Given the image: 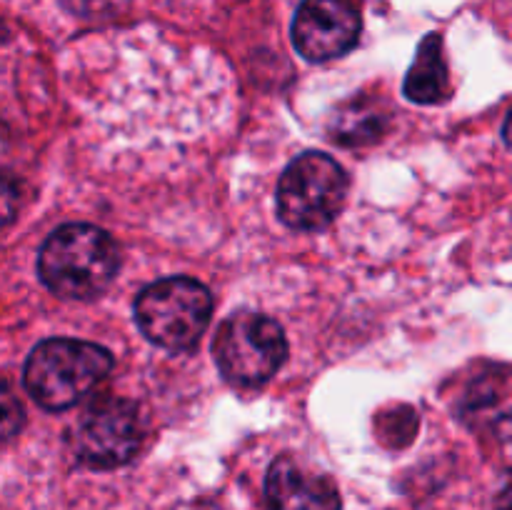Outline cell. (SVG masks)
<instances>
[{
  "label": "cell",
  "mask_w": 512,
  "mask_h": 510,
  "mask_svg": "<svg viewBox=\"0 0 512 510\" xmlns=\"http://www.w3.org/2000/svg\"><path fill=\"white\" fill-rule=\"evenodd\" d=\"M118 263V248L105 230L88 223H68L43 243L38 273L50 293L90 300L113 283Z\"/></svg>",
  "instance_id": "cell-1"
},
{
  "label": "cell",
  "mask_w": 512,
  "mask_h": 510,
  "mask_svg": "<svg viewBox=\"0 0 512 510\" xmlns=\"http://www.w3.org/2000/svg\"><path fill=\"white\" fill-rule=\"evenodd\" d=\"M113 370L103 345L73 338H50L25 360V390L45 410H68L93 393Z\"/></svg>",
  "instance_id": "cell-2"
},
{
  "label": "cell",
  "mask_w": 512,
  "mask_h": 510,
  "mask_svg": "<svg viewBox=\"0 0 512 510\" xmlns=\"http://www.w3.org/2000/svg\"><path fill=\"white\" fill-rule=\"evenodd\" d=\"M213 315V295L193 278H163L140 290L135 320L145 338L173 353L193 350Z\"/></svg>",
  "instance_id": "cell-3"
},
{
  "label": "cell",
  "mask_w": 512,
  "mask_h": 510,
  "mask_svg": "<svg viewBox=\"0 0 512 510\" xmlns=\"http://www.w3.org/2000/svg\"><path fill=\"white\" fill-rule=\"evenodd\" d=\"M215 363L235 388H260L288 358V340L278 320L240 310L223 320L213 343Z\"/></svg>",
  "instance_id": "cell-4"
},
{
  "label": "cell",
  "mask_w": 512,
  "mask_h": 510,
  "mask_svg": "<svg viewBox=\"0 0 512 510\" xmlns=\"http://www.w3.org/2000/svg\"><path fill=\"white\" fill-rule=\"evenodd\" d=\"M348 175L325 153H303L285 168L278 183V215L288 228L315 233L343 210Z\"/></svg>",
  "instance_id": "cell-5"
},
{
  "label": "cell",
  "mask_w": 512,
  "mask_h": 510,
  "mask_svg": "<svg viewBox=\"0 0 512 510\" xmlns=\"http://www.w3.org/2000/svg\"><path fill=\"white\" fill-rule=\"evenodd\" d=\"M143 445V423L130 400L105 398L85 413L75 428L73 448L80 463L93 470H113L130 463Z\"/></svg>",
  "instance_id": "cell-6"
},
{
  "label": "cell",
  "mask_w": 512,
  "mask_h": 510,
  "mask_svg": "<svg viewBox=\"0 0 512 510\" xmlns=\"http://www.w3.org/2000/svg\"><path fill=\"white\" fill-rule=\"evenodd\" d=\"M360 15L348 0H303L293 20V45L310 63L340 58L358 45Z\"/></svg>",
  "instance_id": "cell-7"
},
{
  "label": "cell",
  "mask_w": 512,
  "mask_h": 510,
  "mask_svg": "<svg viewBox=\"0 0 512 510\" xmlns=\"http://www.w3.org/2000/svg\"><path fill=\"white\" fill-rule=\"evenodd\" d=\"M458 415L475 433L512 440V370L488 365L475 373L460 395Z\"/></svg>",
  "instance_id": "cell-8"
},
{
  "label": "cell",
  "mask_w": 512,
  "mask_h": 510,
  "mask_svg": "<svg viewBox=\"0 0 512 510\" xmlns=\"http://www.w3.org/2000/svg\"><path fill=\"white\" fill-rule=\"evenodd\" d=\"M270 510H340V493L328 475L313 473L293 458H278L265 478Z\"/></svg>",
  "instance_id": "cell-9"
},
{
  "label": "cell",
  "mask_w": 512,
  "mask_h": 510,
  "mask_svg": "<svg viewBox=\"0 0 512 510\" xmlns=\"http://www.w3.org/2000/svg\"><path fill=\"white\" fill-rule=\"evenodd\" d=\"M403 93L420 105L440 103L448 95V65L443 55V38L438 33H428L420 43L413 65L405 75Z\"/></svg>",
  "instance_id": "cell-10"
},
{
  "label": "cell",
  "mask_w": 512,
  "mask_h": 510,
  "mask_svg": "<svg viewBox=\"0 0 512 510\" xmlns=\"http://www.w3.org/2000/svg\"><path fill=\"white\" fill-rule=\"evenodd\" d=\"M385 128H388V113L373 98L360 95V98L340 105L338 113L333 115L330 138L335 143L355 148V145H368L378 140L385 133Z\"/></svg>",
  "instance_id": "cell-11"
},
{
  "label": "cell",
  "mask_w": 512,
  "mask_h": 510,
  "mask_svg": "<svg viewBox=\"0 0 512 510\" xmlns=\"http://www.w3.org/2000/svg\"><path fill=\"white\" fill-rule=\"evenodd\" d=\"M25 423V413L13 390L0 383V445L13 440Z\"/></svg>",
  "instance_id": "cell-12"
},
{
  "label": "cell",
  "mask_w": 512,
  "mask_h": 510,
  "mask_svg": "<svg viewBox=\"0 0 512 510\" xmlns=\"http://www.w3.org/2000/svg\"><path fill=\"white\" fill-rule=\"evenodd\" d=\"M380 418L388 420V423H393V430H388V433L380 435V440H388V435H395L393 448H403V445H400L398 435H403L405 445L413 440V433H415V413H413V410L398 408L395 413H380Z\"/></svg>",
  "instance_id": "cell-13"
},
{
  "label": "cell",
  "mask_w": 512,
  "mask_h": 510,
  "mask_svg": "<svg viewBox=\"0 0 512 510\" xmlns=\"http://www.w3.org/2000/svg\"><path fill=\"white\" fill-rule=\"evenodd\" d=\"M20 205V188L15 180L0 175V230L15 218Z\"/></svg>",
  "instance_id": "cell-14"
},
{
  "label": "cell",
  "mask_w": 512,
  "mask_h": 510,
  "mask_svg": "<svg viewBox=\"0 0 512 510\" xmlns=\"http://www.w3.org/2000/svg\"><path fill=\"white\" fill-rule=\"evenodd\" d=\"M495 508H498V510H512V475L508 480H505L503 490H500L498 498H495Z\"/></svg>",
  "instance_id": "cell-15"
},
{
  "label": "cell",
  "mask_w": 512,
  "mask_h": 510,
  "mask_svg": "<svg viewBox=\"0 0 512 510\" xmlns=\"http://www.w3.org/2000/svg\"><path fill=\"white\" fill-rule=\"evenodd\" d=\"M503 138H505V143H508L510 148H512V108H510L508 118H505V125H503Z\"/></svg>",
  "instance_id": "cell-16"
}]
</instances>
